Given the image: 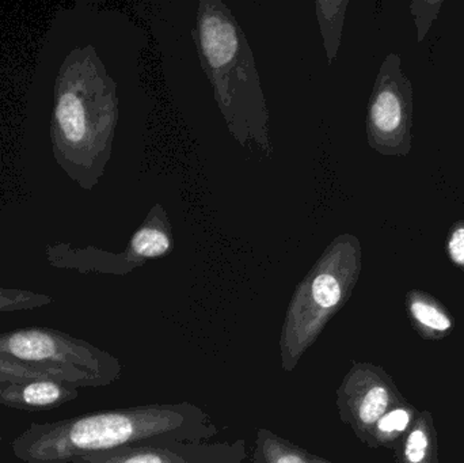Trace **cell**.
<instances>
[{"instance_id":"5b68a950","label":"cell","mask_w":464,"mask_h":463,"mask_svg":"<svg viewBox=\"0 0 464 463\" xmlns=\"http://www.w3.org/2000/svg\"><path fill=\"white\" fill-rule=\"evenodd\" d=\"M121 374L119 359L65 332L32 326L0 333V382L53 380L105 388Z\"/></svg>"},{"instance_id":"ba28073f","label":"cell","mask_w":464,"mask_h":463,"mask_svg":"<svg viewBox=\"0 0 464 463\" xmlns=\"http://www.w3.org/2000/svg\"><path fill=\"white\" fill-rule=\"evenodd\" d=\"M392 394L381 372L368 364H356L337 391L341 420L364 442H370L373 427L389 412Z\"/></svg>"},{"instance_id":"6da1fadb","label":"cell","mask_w":464,"mask_h":463,"mask_svg":"<svg viewBox=\"0 0 464 463\" xmlns=\"http://www.w3.org/2000/svg\"><path fill=\"white\" fill-rule=\"evenodd\" d=\"M220 429L189 402L119 408L54 423H33L11 443L26 463H71L76 457L127 446L211 442Z\"/></svg>"},{"instance_id":"7a4b0ae2","label":"cell","mask_w":464,"mask_h":463,"mask_svg":"<svg viewBox=\"0 0 464 463\" xmlns=\"http://www.w3.org/2000/svg\"><path fill=\"white\" fill-rule=\"evenodd\" d=\"M117 122V83L97 49H72L54 84L51 140L57 165L82 189H94L105 174Z\"/></svg>"},{"instance_id":"d6986e66","label":"cell","mask_w":464,"mask_h":463,"mask_svg":"<svg viewBox=\"0 0 464 463\" xmlns=\"http://www.w3.org/2000/svg\"><path fill=\"white\" fill-rule=\"evenodd\" d=\"M311 461H313V463H333L327 461V459L322 458V457L314 456V454H311Z\"/></svg>"},{"instance_id":"2e32d148","label":"cell","mask_w":464,"mask_h":463,"mask_svg":"<svg viewBox=\"0 0 464 463\" xmlns=\"http://www.w3.org/2000/svg\"><path fill=\"white\" fill-rule=\"evenodd\" d=\"M446 249L452 265L464 272V219L458 220L450 227Z\"/></svg>"},{"instance_id":"30bf717a","label":"cell","mask_w":464,"mask_h":463,"mask_svg":"<svg viewBox=\"0 0 464 463\" xmlns=\"http://www.w3.org/2000/svg\"><path fill=\"white\" fill-rule=\"evenodd\" d=\"M78 397V388L59 381L0 382V405L26 412L56 410Z\"/></svg>"},{"instance_id":"e0dca14e","label":"cell","mask_w":464,"mask_h":463,"mask_svg":"<svg viewBox=\"0 0 464 463\" xmlns=\"http://www.w3.org/2000/svg\"><path fill=\"white\" fill-rule=\"evenodd\" d=\"M430 450V438L424 427H417L409 434L405 442L406 461L409 463H422L427 458Z\"/></svg>"},{"instance_id":"9a60e30c","label":"cell","mask_w":464,"mask_h":463,"mask_svg":"<svg viewBox=\"0 0 464 463\" xmlns=\"http://www.w3.org/2000/svg\"><path fill=\"white\" fill-rule=\"evenodd\" d=\"M411 421V415L405 408H395L389 410L386 415L379 419L372 429L371 439L382 440L390 439L394 435L405 432Z\"/></svg>"},{"instance_id":"ac0fdd59","label":"cell","mask_w":464,"mask_h":463,"mask_svg":"<svg viewBox=\"0 0 464 463\" xmlns=\"http://www.w3.org/2000/svg\"><path fill=\"white\" fill-rule=\"evenodd\" d=\"M443 5L441 2H427V10L424 13H417V11H411L416 19L417 32H419V41L424 40L425 34L430 30V24L435 21L436 16L439 15V11Z\"/></svg>"},{"instance_id":"4fadbf2b","label":"cell","mask_w":464,"mask_h":463,"mask_svg":"<svg viewBox=\"0 0 464 463\" xmlns=\"http://www.w3.org/2000/svg\"><path fill=\"white\" fill-rule=\"evenodd\" d=\"M409 314L417 325L432 333H449L452 320L449 313L432 296L422 291H411L406 296Z\"/></svg>"},{"instance_id":"7c38bea8","label":"cell","mask_w":464,"mask_h":463,"mask_svg":"<svg viewBox=\"0 0 464 463\" xmlns=\"http://www.w3.org/2000/svg\"><path fill=\"white\" fill-rule=\"evenodd\" d=\"M348 0L338 2H315L316 18H318L319 30L326 52L327 64L332 65L337 59L340 51L341 38H343V22H345Z\"/></svg>"},{"instance_id":"5bb4252c","label":"cell","mask_w":464,"mask_h":463,"mask_svg":"<svg viewBox=\"0 0 464 463\" xmlns=\"http://www.w3.org/2000/svg\"><path fill=\"white\" fill-rule=\"evenodd\" d=\"M52 302L53 298L45 294L0 287V313L40 309V307L48 306Z\"/></svg>"},{"instance_id":"277c9868","label":"cell","mask_w":464,"mask_h":463,"mask_svg":"<svg viewBox=\"0 0 464 463\" xmlns=\"http://www.w3.org/2000/svg\"><path fill=\"white\" fill-rule=\"evenodd\" d=\"M362 268V249L353 234L335 236L297 285L280 336L281 366L292 372L327 323L351 298Z\"/></svg>"},{"instance_id":"3957f363","label":"cell","mask_w":464,"mask_h":463,"mask_svg":"<svg viewBox=\"0 0 464 463\" xmlns=\"http://www.w3.org/2000/svg\"><path fill=\"white\" fill-rule=\"evenodd\" d=\"M192 38L218 108L240 147L273 152L269 109L256 57L237 16L222 0H201Z\"/></svg>"},{"instance_id":"9c48e42d","label":"cell","mask_w":464,"mask_h":463,"mask_svg":"<svg viewBox=\"0 0 464 463\" xmlns=\"http://www.w3.org/2000/svg\"><path fill=\"white\" fill-rule=\"evenodd\" d=\"M174 247L176 239L170 217L165 207L157 203L132 234L124 252L120 253L122 276L140 268L147 261L171 255Z\"/></svg>"},{"instance_id":"8992f818","label":"cell","mask_w":464,"mask_h":463,"mask_svg":"<svg viewBox=\"0 0 464 463\" xmlns=\"http://www.w3.org/2000/svg\"><path fill=\"white\" fill-rule=\"evenodd\" d=\"M413 86L402 70L400 54L382 62L367 105L368 146L384 157H408L413 149Z\"/></svg>"},{"instance_id":"8fae6325","label":"cell","mask_w":464,"mask_h":463,"mask_svg":"<svg viewBox=\"0 0 464 463\" xmlns=\"http://www.w3.org/2000/svg\"><path fill=\"white\" fill-rule=\"evenodd\" d=\"M253 463H313L311 453L278 437L266 429H259L253 449Z\"/></svg>"},{"instance_id":"52a82bcc","label":"cell","mask_w":464,"mask_h":463,"mask_svg":"<svg viewBox=\"0 0 464 463\" xmlns=\"http://www.w3.org/2000/svg\"><path fill=\"white\" fill-rule=\"evenodd\" d=\"M243 439L234 442L152 443L76 457L71 463H246Z\"/></svg>"}]
</instances>
